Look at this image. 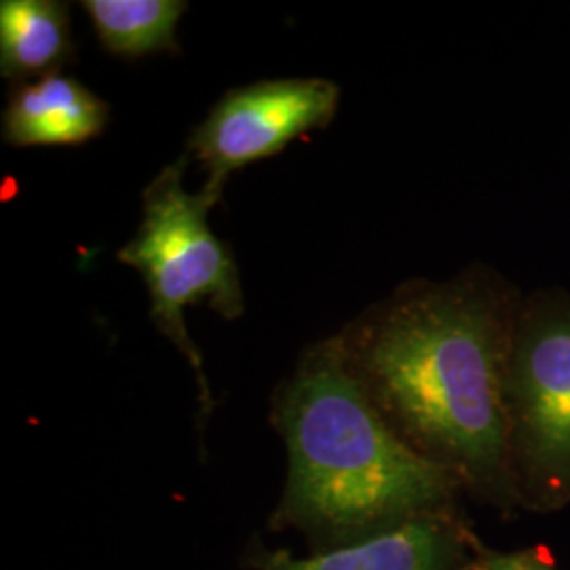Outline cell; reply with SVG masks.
<instances>
[{
  "label": "cell",
  "instance_id": "6da1fadb",
  "mask_svg": "<svg viewBox=\"0 0 570 570\" xmlns=\"http://www.w3.org/2000/svg\"><path fill=\"white\" fill-rule=\"evenodd\" d=\"M522 296L475 266L407 282L338 332L348 364L412 449L497 484L511 461L508 362Z\"/></svg>",
  "mask_w": 570,
  "mask_h": 570
},
{
  "label": "cell",
  "instance_id": "7a4b0ae2",
  "mask_svg": "<svg viewBox=\"0 0 570 570\" xmlns=\"http://www.w3.org/2000/svg\"><path fill=\"white\" fill-rule=\"evenodd\" d=\"M273 423L289 459L282 515L326 534L391 529L431 515L459 475L391 428L338 334L308 346L277 389Z\"/></svg>",
  "mask_w": 570,
  "mask_h": 570
},
{
  "label": "cell",
  "instance_id": "3957f363",
  "mask_svg": "<svg viewBox=\"0 0 570 570\" xmlns=\"http://www.w3.org/2000/svg\"><path fill=\"white\" fill-rule=\"evenodd\" d=\"M186 165L184 153L144 188L142 225L122 245L119 261L142 275L150 294V317L195 367L207 414L212 395L199 348L186 330L184 308L207 305L225 320H237L244 315L245 301L233 252L207 223L223 190L202 186L199 193H188L184 188Z\"/></svg>",
  "mask_w": 570,
  "mask_h": 570
},
{
  "label": "cell",
  "instance_id": "277c9868",
  "mask_svg": "<svg viewBox=\"0 0 570 570\" xmlns=\"http://www.w3.org/2000/svg\"><path fill=\"white\" fill-rule=\"evenodd\" d=\"M511 456L546 489H570V294L522 298L508 362Z\"/></svg>",
  "mask_w": 570,
  "mask_h": 570
},
{
  "label": "cell",
  "instance_id": "5b68a950",
  "mask_svg": "<svg viewBox=\"0 0 570 570\" xmlns=\"http://www.w3.org/2000/svg\"><path fill=\"white\" fill-rule=\"evenodd\" d=\"M341 102V87L327 79H273L230 89L193 129L186 155L207 171L204 186L223 190L245 165L282 153L308 131L326 129Z\"/></svg>",
  "mask_w": 570,
  "mask_h": 570
},
{
  "label": "cell",
  "instance_id": "8992f818",
  "mask_svg": "<svg viewBox=\"0 0 570 570\" xmlns=\"http://www.w3.org/2000/svg\"><path fill=\"white\" fill-rule=\"evenodd\" d=\"M110 106L81 81L51 75L18 85L2 112V140L9 146H81L98 138Z\"/></svg>",
  "mask_w": 570,
  "mask_h": 570
},
{
  "label": "cell",
  "instance_id": "52a82bcc",
  "mask_svg": "<svg viewBox=\"0 0 570 570\" xmlns=\"http://www.w3.org/2000/svg\"><path fill=\"white\" fill-rule=\"evenodd\" d=\"M456 546L431 515L406 520L338 550L306 558L279 550L263 560V570H452Z\"/></svg>",
  "mask_w": 570,
  "mask_h": 570
},
{
  "label": "cell",
  "instance_id": "ba28073f",
  "mask_svg": "<svg viewBox=\"0 0 570 570\" xmlns=\"http://www.w3.org/2000/svg\"><path fill=\"white\" fill-rule=\"evenodd\" d=\"M75 53L68 2H0V75L4 79L23 85L60 75Z\"/></svg>",
  "mask_w": 570,
  "mask_h": 570
},
{
  "label": "cell",
  "instance_id": "9c48e42d",
  "mask_svg": "<svg viewBox=\"0 0 570 570\" xmlns=\"http://www.w3.org/2000/svg\"><path fill=\"white\" fill-rule=\"evenodd\" d=\"M98 41L110 56L138 60L150 53H180L178 23L184 0H82Z\"/></svg>",
  "mask_w": 570,
  "mask_h": 570
},
{
  "label": "cell",
  "instance_id": "30bf717a",
  "mask_svg": "<svg viewBox=\"0 0 570 570\" xmlns=\"http://www.w3.org/2000/svg\"><path fill=\"white\" fill-rule=\"evenodd\" d=\"M489 570H553L530 556H497L489 562Z\"/></svg>",
  "mask_w": 570,
  "mask_h": 570
}]
</instances>
